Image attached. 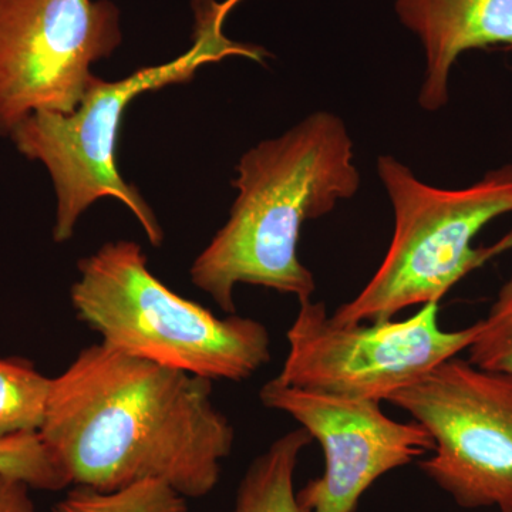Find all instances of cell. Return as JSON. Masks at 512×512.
Segmentation results:
<instances>
[{
  "instance_id": "cell-1",
  "label": "cell",
  "mask_w": 512,
  "mask_h": 512,
  "mask_svg": "<svg viewBox=\"0 0 512 512\" xmlns=\"http://www.w3.org/2000/svg\"><path fill=\"white\" fill-rule=\"evenodd\" d=\"M212 383L96 343L53 377L39 436L72 485L117 491L158 481L202 498L220 483L235 441Z\"/></svg>"
},
{
  "instance_id": "cell-2",
  "label": "cell",
  "mask_w": 512,
  "mask_h": 512,
  "mask_svg": "<svg viewBox=\"0 0 512 512\" xmlns=\"http://www.w3.org/2000/svg\"><path fill=\"white\" fill-rule=\"evenodd\" d=\"M237 173V200L227 224L192 262V284L228 315L235 313L239 284L308 301L316 282L298 255L303 224L359 190L348 128L336 114L316 111L249 148Z\"/></svg>"
},
{
  "instance_id": "cell-3",
  "label": "cell",
  "mask_w": 512,
  "mask_h": 512,
  "mask_svg": "<svg viewBox=\"0 0 512 512\" xmlns=\"http://www.w3.org/2000/svg\"><path fill=\"white\" fill-rule=\"evenodd\" d=\"M194 40L187 52L158 66L144 67L117 82L94 77L73 113H35L15 128L10 138L22 156L45 165L56 192L53 239L66 242L87 208L100 198H116L133 212L153 247H161L164 231L148 202L126 183L117 167V138L124 113L141 94L187 83L204 64L229 56L264 63V47L238 43L222 32L229 10L224 3L198 0Z\"/></svg>"
},
{
  "instance_id": "cell-4",
  "label": "cell",
  "mask_w": 512,
  "mask_h": 512,
  "mask_svg": "<svg viewBox=\"0 0 512 512\" xmlns=\"http://www.w3.org/2000/svg\"><path fill=\"white\" fill-rule=\"evenodd\" d=\"M77 268L74 312L110 348L211 382H244L271 360L264 323L234 313L218 318L171 291L137 242H107Z\"/></svg>"
},
{
  "instance_id": "cell-5",
  "label": "cell",
  "mask_w": 512,
  "mask_h": 512,
  "mask_svg": "<svg viewBox=\"0 0 512 512\" xmlns=\"http://www.w3.org/2000/svg\"><path fill=\"white\" fill-rule=\"evenodd\" d=\"M377 175L392 202L393 238L365 288L333 313L340 325L384 322L410 306L439 303L471 272L512 249V231L488 247L473 245L485 225L512 212V165L460 190L423 183L392 156L377 158Z\"/></svg>"
},
{
  "instance_id": "cell-6",
  "label": "cell",
  "mask_w": 512,
  "mask_h": 512,
  "mask_svg": "<svg viewBox=\"0 0 512 512\" xmlns=\"http://www.w3.org/2000/svg\"><path fill=\"white\" fill-rule=\"evenodd\" d=\"M480 323L460 330L439 325V303L404 320L340 325L325 303L299 302L286 333L289 352L281 373L286 386L343 399L389 402L434 367L470 348Z\"/></svg>"
},
{
  "instance_id": "cell-7",
  "label": "cell",
  "mask_w": 512,
  "mask_h": 512,
  "mask_svg": "<svg viewBox=\"0 0 512 512\" xmlns=\"http://www.w3.org/2000/svg\"><path fill=\"white\" fill-rule=\"evenodd\" d=\"M389 402L430 434L420 470L454 503L512 512V376L451 357Z\"/></svg>"
},
{
  "instance_id": "cell-8",
  "label": "cell",
  "mask_w": 512,
  "mask_h": 512,
  "mask_svg": "<svg viewBox=\"0 0 512 512\" xmlns=\"http://www.w3.org/2000/svg\"><path fill=\"white\" fill-rule=\"evenodd\" d=\"M121 40L110 0H0V136L35 113H73Z\"/></svg>"
},
{
  "instance_id": "cell-9",
  "label": "cell",
  "mask_w": 512,
  "mask_h": 512,
  "mask_svg": "<svg viewBox=\"0 0 512 512\" xmlns=\"http://www.w3.org/2000/svg\"><path fill=\"white\" fill-rule=\"evenodd\" d=\"M259 399L268 409L289 414L322 447V476L298 493L311 512H356L379 478L433 451L423 426L390 419L377 402L309 392L276 377L262 386Z\"/></svg>"
},
{
  "instance_id": "cell-10",
  "label": "cell",
  "mask_w": 512,
  "mask_h": 512,
  "mask_svg": "<svg viewBox=\"0 0 512 512\" xmlns=\"http://www.w3.org/2000/svg\"><path fill=\"white\" fill-rule=\"evenodd\" d=\"M400 22L426 53L419 103L437 111L448 101V80L467 50L512 47V0H396Z\"/></svg>"
},
{
  "instance_id": "cell-11",
  "label": "cell",
  "mask_w": 512,
  "mask_h": 512,
  "mask_svg": "<svg viewBox=\"0 0 512 512\" xmlns=\"http://www.w3.org/2000/svg\"><path fill=\"white\" fill-rule=\"evenodd\" d=\"M313 441L302 427L275 440L249 464L235 497L234 512H311L293 485L302 451Z\"/></svg>"
},
{
  "instance_id": "cell-12",
  "label": "cell",
  "mask_w": 512,
  "mask_h": 512,
  "mask_svg": "<svg viewBox=\"0 0 512 512\" xmlns=\"http://www.w3.org/2000/svg\"><path fill=\"white\" fill-rule=\"evenodd\" d=\"M52 380L25 359L0 357V439L39 433Z\"/></svg>"
},
{
  "instance_id": "cell-13",
  "label": "cell",
  "mask_w": 512,
  "mask_h": 512,
  "mask_svg": "<svg viewBox=\"0 0 512 512\" xmlns=\"http://www.w3.org/2000/svg\"><path fill=\"white\" fill-rule=\"evenodd\" d=\"M52 512H188V505L167 484L146 481L117 491L74 485Z\"/></svg>"
},
{
  "instance_id": "cell-14",
  "label": "cell",
  "mask_w": 512,
  "mask_h": 512,
  "mask_svg": "<svg viewBox=\"0 0 512 512\" xmlns=\"http://www.w3.org/2000/svg\"><path fill=\"white\" fill-rule=\"evenodd\" d=\"M0 473L26 481L33 490L55 493L72 485L39 433L0 439Z\"/></svg>"
},
{
  "instance_id": "cell-15",
  "label": "cell",
  "mask_w": 512,
  "mask_h": 512,
  "mask_svg": "<svg viewBox=\"0 0 512 512\" xmlns=\"http://www.w3.org/2000/svg\"><path fill=\"white\" fill-rule=\"evenodd\" d=\"M476 339L467 349L474 366L512 376V276L505 282L487 318L478 320Z\"/></svg>"
},
{
  "instance_id": "cell-16",
  "label": "cell",
  "mask_w": 512,
  "mask_h": 512,
  "mask_svg": "<svg viewBox=\"0 0 512 512\" xmlns=\"http://www.w3.org/2000/svg\"><path fill=\"white\" fill-rule=\"evenodd\" d=\"M30 490L26 481L0 473V512H37Z\"/></svg>"
}]
</instances>
